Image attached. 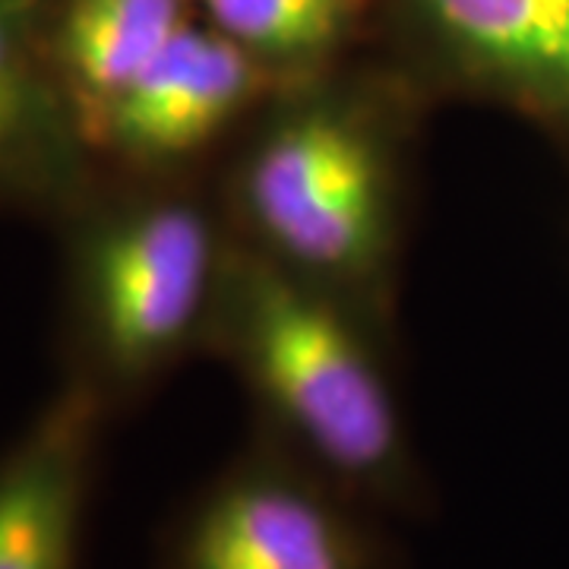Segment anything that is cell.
Returning <instances> with one entry per match:
<instances>
[{"mask_svg":"<svg viewBox=\"0 0 569 569\" xmlns=\"http://www.w3.org/2000/svg\"><path fill=\"white\" fill-rule=\"evenodd\" d=\"M284 82L209 22H187L104 111L92 149L130 178H203Z\"/></svg>","mask_w":569,"mask_h":569,"instance_id":"obj_6","label":"cell"},{"mask_svg":"<svg viewBox=\"0 0 569 569\" xmlns=\"http://www.w3.org/2000/svg\"><path fill=\"white\" fill-rule=\"evenodd\" d=\"M51 0H0V206L73 212L92 146L48 58Z\"/></svg>","mask_w":569,"mask_h":569,"instance_id":"obj_8","label":"cell"},{"mask_svg":"<svg viewBox=\"0 0 569 569\" xmlns=\"http://www.w3.org/2000/svg\"><path fill=\"white\" fill-rule=\"evenodd\" d=\"M70 216L67 301L80 367L108 406L130 402L209 355L234 257L216 178H133Z\"/></svg>","mask_w":569,"mask_h":569,"instance_id":"obj_3","label":"cell"},{"mask_svg":"<svg viewBox=\"0 0 569 569\" xmlns=\"http://www.w3.org/2000/svg\"><path fill=\"white\" fill-rule=\"evenodd\" d=\"M108 411L70 377L0 452V569H80Z\"/></svg>","mask_w":569,"mask_h":569,"instance_id":"obj_7","label":"cell"},{"mask_svg":"<svg viewBox=\"0 0 569 569\" xmlns=\"http://www.w3.org/2000/svg\"><path fill=\"white\" fill-rule=\"evenodd\" d=\"M430 108L389 58L288 80L212 171L234 238L396 329Z\"/></svg>","mask_w":569,"mask_h":569,"instance_id":"obj_1","label":"cell"},{"mask_svg":"<svg viewBox=\"0 0 569 569\" xmlns=\"http://www.w3.org/2000/svg\"><path fill=\"white\" fill-rule=\"evenodd\" d=\"M187 22V0H51L48 58L89 146L104 111Z\"/></svg>","mask_w":569,"mask_h":569,"instance_id":"obj_9","label":"cell"},{"mask_svg":"<svg viewBox=\"0 0 569 569\" xmlns=\"http://www.w3.org/2000/svg\"><path fill=\"white\" fill-rule=\"evenodd\" d=\"M383 22L433 104H497L569 140V0H387Z\"/></svg>","mask_w":569,"mask_h":569,"instance_id":"obj_5","label":"cell"},{"mask_svg":"<svg viewBox=\"0 0 569 569\" xmlns=\"http://www.w3.org/2000/svg\"><path fill=\"white\" fill-rule=\"evenodd\" d=\"M206 22L284 80L355 58L373 0H203Z\"/></svg>","mask_w":569,"mask_h":569,"instance_id":"obj_10","label":"cell"},{"mask_svg":"<svg viewBox=\"0 0 569 569\" xmlns=\"http://www.w3.org/2000/svg\"><path fill=\"white\" fill-rule=\"evenodd\" d=\"M396 329L241 241L209 355L244 389L253 437L383 516H425L433 488L396 377Z\"/></svg>","mask_w":569,"mask_h":569,"instance_id":"obj_2","label":"cell"},{"mask_svg":"<svg viewBox=\"0 0 569 569\" xmlns=\"http://www.w3.org/2000/svg\"><path fill=\"white\" fill-rule=\"evenodd\" d=\"M387 519L250 437L171 516L159 569H406Z\"/></svg>","mask_w":569,"mask_h":569,"instance_id":"obj_4","label":"cell"}]
</instances>
